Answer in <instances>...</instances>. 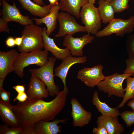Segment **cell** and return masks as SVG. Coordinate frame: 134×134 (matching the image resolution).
Masks as SVG:
<instances>
[{"mask_svg":"<svg viewBox=\"0 0 134 134\" xmlns=\"http://www.w3.org/2000/svg\"><path fill=\"white\" fill-rule=\"evenodd\" d=\"M5 124L0 125V134H21L23 129L21 127L12 128Z\"/></svg>","mask_w":134,"mask_h":134,"instance_id":"28","label":"cell"},{"mask_svg":"<svg viewBox=\"0 0 134 134\" xmlns=\"http://www.w3.org/2000/svg\"><path fill=\"white\" fill-rule=\"evenodd\" d=\"M19 53L15 49L0 51V79L4 80L8 74L14 71V63Z\"/></svg>","mask_w":134,"mask_h":134,"instance_id":"15","label":"cell"},{"mask_svg":"<svg viewBox=\"0 0 134 134\" xmlns=\"http://www.w3.org/2000/svg\"><path fill=\"white\" fill-rule=\"evenodd\" d=\"M6 0L8 1H9V0Z\"/></svg>","mask_w":134,"mask_h":134,"instance_id":"44","label":"cell"},{"mask_svg":"<svg viewBox=\"0 0 134 134\" xmlns=\"http://www.w3.org/2000/svg\"><path fill=\"white\" fill-rule=\"evenodd\" d=\"M61 64L56 67L54 70V76L59 77L62 80L64 85V89H68L66 85V77L70 68L76 64H84L87 61L86 56H72L71 55L68 56L64 60Z\"/></svg>","mask_w":134,"mask_h":134,"instance_id":"14","label":"cell"},{"mask_svg":"<svg viewBox=\"0 0 134 134\" xmlns=\"http://www.w3.org/2000/svg\"><path fill=\"white\" fill-rule=\"evenodd\" d=\"M130 0H111L110 2L115 13H120L128 9Z\"/></svg>","mask_w":134,"mask_h":134,"instance_id":"26","label":"cell"},{"mask_svg":"<svg viewBox=\"0 0 134 134\" xmlns=\"http://www.w3.org/2000/svg\"><path fill=\"white\" fill-rule=\"evenodd\" d=\"M56 58L54 57L48 58L47 63L43 66L36 69H30L29 70L32 74L35 75L45 84L49 95L53 97L59 92L58 86L54 83L53 69Z\"/></svg>","mask_w":134,"mask_h":134,"instance_id":"6","label":"cell"},{"mask_svg":"<svg viewBox=\"0 0 134 134\" xmlns=\"http://www.w3.org/2000/svg\"><path fill=\"white\" fill-rule=\"evenodd\" d=\"M8 23L0 18V32H5L9 33L10 30L8 26Z\"/></svg>","mask_w":134,"mask_h":134,"instance_id":"34","label":"cell"},{"mask_svg":"<svg viewBox=\"0 0 134 134\" xmlns=\"http://www.w3.org/2000/svg\"><path fill=\"white\" fill-rule=\"evenodd\" d=\"M98 3L97 8L102 23L105 24L109 23L115 18V12L110 1L108 0H99Z\"/></svg>","mask_w":134,"mask_h":134,"instance_id":"23","label":"cell"},{"mask_svg":"<svg viewBox=\"0 0 134 134\" xmlns=\"http://www.w3.org/2000/svg\"><path fill=\"white\" fill-rule=\"evenodd\" d=\"M23 38V35H21V37H15V39L16 45L18 47L20 46L22 43Z\"/></svg>","mask_w":134,"mask_h":134,"instance_id":"38","label":"cell"},{"mask_svg":"<svg viewBox=\"0 0 134 134\" xmlns=\"http://www.w3.org/2000/svg\"><path fill=\"white\" fill-rule=\"evenodd\" d=\"M8 47H12L15 45V39L12 37H9L5 41Z\"/></svg>","mask_w":134,"mask_h":134,"instance_id":"36","label":"cell"},{"mask_svg":"<svg viewBox=\"0 0 134 134\" xmlns=\"http://www.w3.org/2000/svg\"><path fill=\"white\" fill-rule=\"evenodd\" d=\"M28 98L27 94L25 92L18 93L17 96L14 99L13 101L14 102L17 100L20 102H24L26 101Z\"/></svg>","mask_w":134,"mask_h":134,"instance_id":"33","label":"cell"},{"mask_svg":"<svg viewBox=\"0 0 134 134\" xmlns=\"http://www.w3.org/2000/svg\"><path fill=\"white\" fill-rule=\"evenodd\" d=\"M43 28L34 24L25 26L21 35L24 38L21 45L18 47L20 53H28L44 48L42 36Z\"/></svg>","mask_w":134,"mask_h":134,"instance_id":"3","label":"cell"},{"mask_svg":"<svg viewBox=\"0 0 134 134\" xmlns=\"http://www.w3.org/2000/svg\"><path fill=\"white\" fill-rule=\"evenodd\" d=\"M34 2L35 3L42 6L44 5V3L43 0H33Z\"/></svg>","mask_w":134,"mask_h":134,"instance_id":"41","label":"cell"},{"mask_svg":"<svg viewBox=\"0 0 134 134\" xmlns=\"http://www.w3.org/2000/svg\"><path fill=\"white\" fill-rule=\"evenodd\" d=\"M4 80L0 79V101L7 104H10L9 98L10 93L9 91H5L3 87Z\"/></svg>","mask_w":134,"mask_h":134,"instance_id":"30","label":"cell"},{"mask_svg":"<svg viewBox=\"0 0 134 134\" xmlns=\"http://www.w3.org/2000/svg\"><path fill=\"white\" fill-rule=\"evenodd\" d=\"M42 36L45 50L50 52L56 59L63 60L71 55V52L68 48H60L55 44L54 39L47 35V29L45 27L43 28Z\"/></svg>","mask_w":134,"mask_h":134,"instance_id":"16","label":"cell"},{"mask_svg":"<svg viewBox=\"0 0 134 134\" xmlns=\"http://www.w3.org/2000/svg\"><path fill=\"white\" fill-rule=\"evenodd\" d=\"M48 51L41 49L28 53H20L13 64L15 73L22 78L24 75V69L25 67L33 64L40 67L43 66L48 62Z\"/></svg>","mask_w":134,"mask_h":134,"instance_id":"2","label":"cell"},{"mask_svg":"<svg viewBox=\"0 0 134 134\" xmlns=\"http://www.w3.org/2000/svg\"><path fill=\"white\" fill-rule=\"evenodd\" d=\"M2 8L1 11L2 17L4 21L8 23L14 21L23 26L33 24V20L27 16L22 14L17 7L14 2L13 5L8 4L6 0L2 2Z\"/></svg>","mask_w":134,"mask_h":134,"instance_id":"10","label":"cell"},{"mask_svg":"<svg viewBox=\"0 0 134 134\" xmlns=\"http://www.w3.org/2000/svg\"><path fill=\"white\" fill-rule=\"evenodd\" d=\"M121 118L128 127L134 124V111H125L120 114Z\"/></svg>","mask_w":134,"mask_h":134,"instance_id":"29","label":"cell"},{"mask_svg":"<svg viewBox=\"0 0 134 134\" xmlns=\"http://www.w3.org/2000/svg\"><path fill=\"white\" fill-rule=\"evenodd\" d=\"M60 7L59 5L52 6L50 13L41 18H34L36 25L45 24L46 27L47 34L49 36L56 28L58 14Z\"/></svg>","mask_w":134,"mask_h":134,"instance_id":"19","label":"cell"},{"mask_svg":"<svg viewBox=\"0 0 134 134\" xmlns=\"http://www.w3.org/2000/svg\"><path fill=\"white\" fill-rule=\"evenodd\" d=\"M79 15L87 33L96 35L101 28L102 20L98 8L88 2L82 7Z\"/></svg>","mask_w":134,"mask_h":134,"instance_id":"7","label":"cell"},{"mask_svg":"<svg viewBox=\"0 0 134 134\" xmlns=\"http://www.w3.org/2000/svg\"><path fill=\"white\" fill-rule=\"evenodd\" d=\"M45 84L40 79L32 74L28 86V99L35 101L46 98L49 95Z\"/></svg>","mask_w":134,"mask_h":134,"instance_id":"13","label":"cell"},{"mask_svg":"<svg viewBox=\"0 0 134 134\" xmlns=\"http://www.w3.org/2000/svg\"><path fill=\"white\" fill-rule=\"evenodd\" d=\"M126 67L124 73H134V59H128L126 60Z\"/></svg>","mask_w":134,"mask_h":134,"instance_id":"31","label":"cell"},{"mask_svg":"<svg viewBox=\"0 0 134 134\" xmlns=\"http://www.w3.org/2000/svg\"><path fill=\"white\" fill-rule=\"evenodd\" d=\"M98 95L97 91H96L94 93L93 96L92 102L102 115L114 117H118L120 115L119 110L117 107L111 108L105 102H102L99 98Z\"/></svg>","mask_w":134,"mask_h":134,"instance_id":"24","label":"cell"},{"mask_svg":"<svg viewBox=\"0 0 134 134\" xmlns=\"http://www.w3.org/2000/svg\"><path fill=\"white\" fill-rule=\"evenodd\" d=\"M25 85H17L13 86V88L18 93L24 92L25 91Z\"/></svg>","mask_w":134,"mask_h":134,"instance_id":"37","label":"cell"},{"mask_svg":"<svg viewBox=\"0 0 134 134\" xmlns=\"http://www.w3.org/2000/svg\"><path fill=\"white\" fill-rule=\"evenodd\" d=\"M96 0H87L88 2L91 4H94Z\"/></svg>","mask_w":134,"mask_h":134,"instance_id":"42","label":"cell"},{"mask_svg":"<svg viewBox=\"0 0 134 134\" xmlns=\"http://www.w3.org/2000/svg\"><path fill=\"white\" fill-rule=\"evenodd\" d=\"M131 134H134V130L131 133Z\"/></svg>","mask_w":134,"mask_h":134,"instance_id":"43","label":"cell"},{"mask_svg":"<svg viewBox=\"0 0 134 134\" xmlns=\"http://www.w3.org/2000/svg\"><path fill=\"white\" fill-rule=\"evenodd\" d=\"M71 15L67 12L59 13L57 20L59 23V28L55 37H65L67 35H72L78 32H86L85 27L79 24Z\"/></svg>","mask_w":134,"mask_h":134,"instance_id":"8","label":"cell"},{"mask_svg":"<svg viewBox=\"0 0 134 134\" xmlns=\"http://www.w3.org/2000/svg\"><path fill=\"white\" fill-rule=\"evenodd\" d=\"M92 132L94 134H108L106 129L101 126H97V127L94 128Z\"/></svg>","mask_w":134,"mask_h":134,"instance_id":"32","label":"cell"},{"mask_svg":"<svg viewBox=\"0 0 134 134\" xmlns=\"http://www.w3.org/2000/svg\"><path fill=\"white\" fill-rule=\"evenodd\" d=\"M21 134H37L34 125L29 126L23 129Z\"/></svg>","mask_w":134,"mask_h":134,"instance_id":"35","label":"cell"},{"mask_svg":"<svg viewBox=\"0 0 134 134\" xmlns=\"http://www.w3.org/2000/svg\"><path fill=\"white\" fill-rule=\"evenodd\" d=\"M95 37V36H91L89 33L79 38L67 35L65 36L63 45L69 50L72 56H82L84 47L91 43L94 39Z\"/></svg>","mask_w":134,"mask_h":134,"instance_id":"11","label":"cell"},{"mask_svg":"<svg viewBox=\"0 0 134 134\" xmlns=\"http://www.w3.org/2000/svg\"><path fill=\"white\" fill-rule=\"evenodd\" d=\"M126 47L128 59H134V33L128 36L126 42Z\"/></svg>","mask_w":134,"mask_h":134,"instance_id":"27","label":"cell"},{"mask_svg":"<svg viewBox=\"0 0 134 134\" xmlns=\"http://www.w3.org/2000/svg\"><path fill=\"white\" fill-rule=\"evenodd\" d=\"M68 120L66 118L54 119L52 121L41 120L34 125L37 134H57L61 132V127L58 125L60 123H66Z\"/></svg>","mask_w":134,"mask_h":134,"instance_id":"17","label":"cell"},{"mask_svg":"<svg viewBox=\"0 0 134 134\" xmlns=\"http://www.w3.org/2000/svg\"><path fill=\"white\" fill-rule=\"evenodd\" d=\"M133 77L131 76L126 79V86L124 88L125 93L123 100L117 108H121L123 107L130 99L134 98V75Z\"/></svg>","mask_w":134,"mask_h":134,"instance_id":"25","label":"cell"},{"mask_svg":"<svg viewBox=\"0 0 134 134\" xmlns=\"http://www.w3.org/2000/svg\"><path fill=\"white\" fill-rule=\"evenodd\" d=\"M88 2L87 0H60L58 5L60 10L79 19L81 8Z\"/></svg>","mask_w":134,"mask_h":134,"instance_id":"22","label":"cell"},{"mask_svg":"<svg viewBox=\"0 0 134 134\" xmlns=\"http://www.w3.org/2000/svg\"><path fill=\"white\" fill-rule=\"evenodd\" d=\"M50 3V4L52 6L59 5L58 1L60 0H48Z\"/></svg>","mask_w":134,"mask_h":134,"instance_id":"39","label":"cell"},{"mask_svg":"<svg viewBox=\"0 0 134 134\" xmlns=\"http://www.w3.org/2000/svg\"><path fill=\"white\" fill-rule=\"evenodd\" d=\"M96 122L97 126H104L108 134H121L124 132V129L119 122L117 117L101 115L98 117Z\"/></svg>","mask_w":134,"mask_h":134,"instance_id":"18","label":"cell"},{"mask_svg":"<svg viewBox=\"0 0 134 134\" xmlns=\"http://www.w3.org/2000/svg\"><path fill=\"white\" fill-rule=\"evenodd\" d=\"M134 73H124L120 74L116 72L111 75L105 76L97 86L99 90L107 93L108 97L115 96L120 98L124 97L125 91L123 86L125 80L128 77L133 76Z\"/></svg>","mask_w":134,"mask_h":134,"instance_id":"4","label":"cell"},{"mask_svg":"<svg viewBox=\"0 0 134 134\" xmlns=\"http://www.w3.org/2000/svg\"><path fill=\"white\" fill-rule=\"evenodd\" d=\"M103 68L101 64L92 67H84L78 71L77 77L87 86L94 87L105 77L102 72Z\"/></svg>","mask_w":134,"mask_h":134,"instance_id":"9","label":"cell"},{"mask_svg":"<svg viewBox=\"0 0 134 134\" xmlns=\"http://www.w3.org/2000/svg\"><path fill=\"white\" fill-rule=\"evenodd\" d=\"M134 30V16L132 15L126 19L114 18L95 35L100 37L115 34L116 36L122 37L126 34H131Z\"/></svg>","mask_w":134,"mask_h":134,"instance_id":"5","label":"cell"},{"mask_svg":"<svg viewBox=\"0 0 134 134\" xmlns=\"http://www.w3.org/2000/svg\"><path fill=\"white\" fill-rule=\"evenodd\" d=\"M10 104L0 101V116L3 123L12 128L20 127L18 120L12 109Z\"/></svg>","mask_w":134,"mask_h":134,"instance_id":"21","label":"cell"},{"mask_svg":"<svg viewBox=\"0 0 134 134\" xmlns=\"http://www.w3.org/2000/svg\"><path fill=\"white\" fill-rule=\"evenodd\" d=\"M68 89L59 92L55 98L49 102L43 100L33 101L27 99L24 102L18 101L12 106V109L17 118L20 127L23 129L33 125L43 120H54L66 104Z\"/></svg>","mask_w":134,"mask_h":134,"instance_id":"1","label":"cell"},{"mask_svg":"<svg viewBox=\"0 0 134 134\" xmlns=\"http://www.w3.org/2000/svg\"><path fill=\"white\" fill-rule=\"evenodd\" d=\"M109 1H110L111 0H108Z\"/></svg>","mask_w":134,"mask_h":134,"instance_id":"45","label":"cell"},{"mask_svg":"<svg viewBox=\"0 0 134 134\" xmlns=\"http://www.w3.org/2000/svg\"><path fill=\"white\" fill-rule=\"evenodd\" d=\"M22 7L33 15L43 18L50 13L52 6L50 4L40 6L31 0H17Z\"/></svg>","mask_w":134,"mask_h":134,"instance_id":"20","label":"cell"},{"mask_svg":"<svg viewBox=\"0 0 134 134\" xmlns=\"http://www.w3.org/2000/svg\"><path fill=\"white\" fill-rule=\"evenodd\" d=\"M127 105L131 107L134 111V98L128 102Z\"/></svg>","mask_w":134,"mask_h":134,"instance_id":"40","label":"cell"},{"mask_svg":"<svg viewBox=\"0 0 134 134\" xmlns=\"http://www.w3.org/2000/svg\"><path fill=\"white\" fill-rule=\"evenodd\" d=\"M72 106L71 116L72 124L75 127H84L88 124L91 119V113L85 110L77 99L73 98L70 100Z\"/></svg>","mask_w":134,"mask_h":134,"instance_id":"12","label":"cell"}]
</instances>
